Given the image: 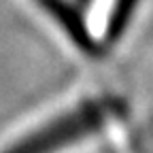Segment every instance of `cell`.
Returning <instances> with one entry per match:
<instances>
[{
    "label": "cell",
    "instance_id": "2",
    "mask_svg": "<svg viewBox=\"0 0 153 153\" xmlns=\"http://www.w3.org/2000/svg\"><path fill=\"white\" fill-rule=\"evenodd\" d=\"M28 2L36 15L76 53L85 57H96L102 53L85 24L76 0H28Z\"/></svg>",
    "mask_w": 153,
    "mask_h": 153
},
{
    "label": "cell",
    "instance_id": "1",
    "mask_svg": "<svg viewBox=\"0 0 153 153\" xmlns=\"http://www.w3.org/2000/svg\"><path fill=\"white\" fill-rule=\"evenodd\" d=\"M123 117L126 104L119 98H83L13 136L0 153H68L111 132Z\"/></svg>",
    "mask_w": 153,
    "mask_h": 153
}]
</instances>
